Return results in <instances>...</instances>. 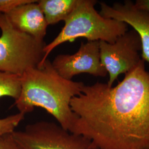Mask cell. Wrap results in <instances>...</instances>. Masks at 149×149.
I'll use <instances>...</instances> for the list:
<instances>
[{
  "instance_id": "cell-2",
  "label": "cell",
  "mask_w": 149,
  "mask_h": 149,
  "mask_svg": "<svg viewBox=\"0 0 149 149\" xmlns=\"http://www.w3.org/2000/svg\"><path fill=\"white\" fill-rule=\"evenodd\" d=\"M21 91L15 105L26 115L40 107L51 114L65 129L71 132L76 116L70 106L85 84L63 78L47 59L41 67L27 70L21 76Z\"/></svg>"
},
{
  "instance_id": "cell-13",
  "label": "cell",
  "mask_w": 149,
  "mask_h": 149,
  "mask_svg": "<svg viewBox=\"0 0 149 149\" xmlns=\"http://www.w3.org/2000/svg\"><path fill=\"white\" fill-rule=\"evenodd\" d=\"M0 149H22L17 143L12 133L0 138Z\"/></svg>"
},
{
  "instance_id": "cell-12",
  "label": "cell",
  "mask_w": 149,
  "mask_h": 149,
  "mask_svg": "<svg viewBox=\"0 0 149 149\" xmlns=\"http://www.w3.org/2000/svg\"><path fill=\"white\" fill-rule=\"evenodd\" d=\"M25 115L18 113L0 119V138L7 134L12 133L24 119Z\"/></svg>"
},
{
  "instance_id": "cell-14",
  "label": "cell",
  "mask_w": 149,
  "mask_h": 149,
  "mask_svg": "<svg viewBox=\"0 0 149 149\" xmlns=\"http://www.w3.org/2000/svg\"><path fill=\"white\" fill-rule=\"evenodd\" d=\"M29 0H0V13L6 14L17 6L28 2Z\"/></svg>"
},
{
  "instance_id": "cell-10",
  "label": "cell",
  "mask_w": 149,
  "mask_h": 149,
  "mask_svg": "<svg viewBox=\"0 0 149 149\" xmlns=\"http://www.w3.org/2000/svg\"><path fill=\"white\" fill-rule=\"evenodd\" d=\"M79 0H39L40 6L49 25L65 21L74 10Z\"/></svg>"
},
{
  "instance_id": "cell-8",
  "label": "cell",
  "mask_w": 149,
  "mask_h": 149,
  "mask_svg": "<svg viewBox=\"0 0 149 149\" xmlns=\"http://www.w3.org/2000/svg\"><path fill=\"white\" fill-rule=\"evenodd\" d=\"M100 4L102 16L124 22L138 33L142 45L141 58L149 63V12L138 8L130 0L114 3L112 6L104 2Z\"/></svg>"
},
{
  "instance_id": "cell-3",
  "label": "cell",
  "mask_w": 149,
  "mask_h": 149,
  "mask_svg": "<svg viewBox=\"0 0 149 149\" xmlns=\"http://www.w3.org/2000/svg\"><path fill=\"white\" fill-rule=\"evenodd\" d=\"M97 3L95 0H79L74 10L64 21L65 25L59 34L45 46L44 56L38 67H41L54 49L63 43L85 38L88 41L113 44L128 31L125 23L102 16L95 8Z\"/></svg>"
},
{
  "instance_id": "cell-4",
  "label": "cell",
  "mask_w": 149,
  "mask_h": 149,
  "mask_svg": "<svg viewBox=\"0 0 149 149\" xmlns=\"http://www.w3.org/2000/svg\"><path fill=\"white\" fill-rule=\"evenodd\" d=\"M0 71L21 76L38 67L44 56V40L18 31L0 13Z\"/></svg>"
},
{
  "instance_id": "cell-11",
  "label": "cell",
  "mask_w": 149,
  "mask_h": 149,
  "mask_svg": "<svg viewBox=\"0 0 149 149\" xmlns=\"http://www.w3.org/2000/svg\"><path fill=\"white\" fill-rule=\"evenodd\" d=\"M21 91V76L0 71V98L9 97L16 101Z\"/></svg>"
},
{
  "instance_id": "cell-6",
  "label": "cell",
  "mask_w": 149,
  "mask_h": 149,
  "mask_svg": "<svg viewBox=\"0 0 149 149\" xmlns=\"http://www.w3.org/2000/svg\"><path fill=\"white\" fill-rule=\"evenodd\" d=\"M141 50L140 38L133 29L113 44L100 41L101 62L109 74L108 85L112 87L120 74H126L138 65L142 59L139 54Z\"/></svg>"
},
{
  "instance_id": "cell-9",
  "label": "cell",
  "mask_w": 149,
  "mask_h": 149,
  "mask_svg": "<svg viewBox=\"0 0 149 149\" xmlns=\"http://www.w3.org/2000/svg\"><path fill=\"white\" fill-rule=\"evenodd\" d=\"M5 15L18 31L44 40L48 24L37 0L17 6Z\"/></svg>"
},
{
  "instance_id": "cell-7",
  "label": "cell",
  "mask_w": 149,
  "mask_h": 149,
  "mask_svg": "<svg viewBox=\"0 0 149 149\" xmlns=\"http://www.w3.org/2000/svg\"><path fill=\"white\" fill-rule=\"evenodd\" d=\"M54 68L67 80L77 74H88L95 77H106L108 72L101 62L100 41L81 43L78 51L72 55L59 54L52 62Z\"/></svg>"
},
{
  "instance_id": "cell-15",
  "label": "cell",
  "mask_w": 149,
  "mask_h": 149,
  "mask_svg": "<svg viewBox=\"0 0 149 149\" xmlns=\"http://www.w3.org/2000/svg\"><path fill=\"white\" fill-rule=\"evenodd\" d=\"M134 4L138 8L149 12V0H137Z\"/></svg>"
},
{
  "instance_id": "cell-5",
  "label": "cell",
  "mask_w": 149,
  "mask_h": 149,
  "mask_svg": "<svg viewBox=\"0 0 149 149\" xmlns=\"http://www.w3.org/2000/svg\"><path fill=\"white\" fill-rule=\"evenodd\" d=\"M12 134L22 149H98L84 136L72 133L52 122L29 124Z\"/></svg>"
},
{
  "instance_id": "cell-1",
  "label": "cell",
  "mask_w": 149,
  "mask_h": 149,
  "mask_svg": "<svg viewBox=\"0 0 149 149\" xmlns=\"http://www.w3.org/2000/svg\"><path fill=\"white\" fill-rule=\"evenodd\" d=\"M71 133L98 149H149V71L141 59L117 85H84L70 103Z\"/></svg>"
}]
</instances>
